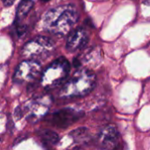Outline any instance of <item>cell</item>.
<instances>
[{
    "label": "cell",
    "mask_w": 150,
    "mask_h": 150,
    "mask_svg": "<svg viewBox=\"0 0 150 150\" xmlns=\"http://www.w3.org/2000/svg\"><path fill=\"white\" fill-rule=\"evenodd\" d=\"M78 20V12L72 4L60 5L50 9L43 19L44 29L55 35L69 33Z\"/></svg>",
    "instance_id": "6da1fadb"
},
{
    "label": "cell",
    "mask_w": 150,
    "mask_h": 150,
    "mask_svg": "<svg viewBox=\"0 0 150 150\" xmlns=\"http://www.w3.org/2000/svg\"><path fill=\"white\" fill-rule=\"evenodd\" d=\"M96 85V76L87 69H82L64 82L60 96L62 98H77L89 94Z\"/></svg>",
    "instance_id": "7a4b0ae2"
},
{
    "label": "cell",
    "mask_w": 150,
    "mask_h": 150,
    "mask_svg": "<svg viewBox=\"0 0 150 150\" xmlns=\"http://www.w3.org/2000/svg\"><path fill=\"white\" fill-rule=\"evenodd\" d=\"M69 70V62L64 57H60L54 61L41 74L40 83L45 89L57 87L66 81Z\"/></svg>",
    "instance_id": "3957f363"
},
{
    "label": "cell",
    "mask_w": 150,
    "mask_h": 150,
    "mask_svg": "<svg viewBox=\"0 0 150 150\" xmlns=\"http://www.w3.org/2000/svg\"><path fill=\"white\" fill-rule=\"evenodd\" d=\"M54 50L53 40L47 37L39 36L34 40L27 42L22 48L21 54L25 59L35 60L39 58H46Z\"/></svg>",
    "instance_id": "277c9868"
},
{
    "label": "cell",
    "mask_w": 150,
    "mask_h": 150,
    "mask_svg": "<svg viewBox=\"0 0 150 150\" xmlns=\"http://www.w3.org/2000/svg\"><path fill=\"white\" fill-rule=\"evenodd\" d=\"M41 73V66L40 64L35 61L31 59H26L23 61L14 73V82L18 83H31L36 80Z\"/></svg>",
    "instance_id": "5b68a950"
},
{
    "label": "cell",
    "mask_w": 150,
    "mask_h": 150,
    "mask_svg": "<svg viewBox=\"0 0 150 150\" xmlns=\"http://www.w3.org/2000/svg\"><path fill=\"white\" fill-rule=\"evenodd\" d=\"M51 103L52 98L50 96H42L30 100L25 106L26 119L31 122H36L40 120L48 112Z\"/></svg>",
    "instance_id": "8992f818"
},
{
    "label": "cell",
    "mask_w": 150,
    "mask_h": 150,
    "mask_svg": "<svg viewBox=\"0 0 150 150\" xmlns=\"http://www.w3.org/2000/svg\"><path fill=\"white\" fill-rule=\"evenodd\" d=\"M84 112L73 108H63L53 113L51 124L59 128H67L83 118Z\"/></svg>",
    "instance_id": "52a82bcc"
},
{
    "label": "cell",
    "mask_w": 150,
    "mask_h": 150,
    "mask_svg": "<svg viewBox=\"0 0 150 150\" xmlns=\"http://www.w3.org/2000/svg\"><path fill=\"white\" fill-rule=\"evenodd\" d=\"M89 42V35L84 28L79 27L69 33L66 48L69 52H76L83 49Z\"/></svg>",
    "instance_id": "ba28073f"
},
{
    "label": "cell",
    "mask_w": 150,
    "mask_h": 150,
    "mask_svg": "<svg viewBox=\"0 0 150 150\" xmlns=\"http://www.w3.org/2000/svg\"><path fill=\"white\" fill-rule=\"evenodd\" d=\"M119 138L120 134L116 127L113 125H108L99 131L97 136V141L98 145L103 149H115Z\"/></svg>",
    "instance_id": "9c48e42d"
},
{
    "label": "cell",
    "mask_w": 150,
    "mask_h": 150,
    "mask_svg": "<svg viewBox=\"0 0 150 150\" xmlns=\"http://www.w3.org/2000/svg\"><path fill=\"white\" fill-rule=\"evenodd\" d=\"M38 135L40 140L44 142V144L48 145H55L59 142L58 134L49 129H41L38 132Z\"/></svg>",
    "instance_id": "30bf717a"
},
{
    "label": "cell",
    "mask_w": 150,
    "mask_h": 150,
    "mask_svg": "<svg viewBox=\"0 0 150 150\" xmlns=\"http://www.w3.org/2000/svg\"><path fill=\"white\" fill-rule=\"evenodd\" d=\"M33 6V2L32 0H22L17 10V19L16 21H20L24 18Z\"/></svg>",
    "instance_id": "8fae6325"
},
{
    "label": "cell",
    "mask_w": 150,
    "mask_h": 150,
    "mask_svg": "<svg viewBox=\"0 0 150 150\" xmlns=\"http://www.w3.org/2000/svg\"><path fill=\"white\" fill-rule=\"evenodd\" d=\"M70 136L75 140V142H86L89 137L90 134L87 128L85 127H80L77 128L70 133Z\"/></svg>",
    "instance_id": "7c38bea8"
},
{
    "label": "cell",
    "mask_w": 150,
    "mask_h": 150,
    "mask_svg": "<svg viewBox=\"0 0 150 150\" xmlns=\"http://www.w3.org/2000/svg\"><path fill=\"white\" fill-rule=\"evenodd\" d=\"M16 0H2V3L4 6H11Z\"/></svg>",
    "instance_id": "4fadbf2b"
},
{
    "label": "cell",
    "mask_w": 150,
    "mask_h": 150,
    "mask_svg": "<svg viewBox=\"0 0 150 150\" xmlns=\"http://www.w3.org/2000/svg\"><path fill=\"white\" fill-rule=\"evenodd\" d=\"M143 4H146V5H150V0H145V1L143 2Z\"/></svg>",
    "instance_id": "5bb4252c"
},
{
    "label": "cell",
    "mask_w": 150,
    "mask_h": 150,
    "mask_svg": "<svg viewBox=\"0 0 150 150\" xmlns=\"http://www.w3.org/2000/svg\"><path fill=\"white\" fill-rule=\"evenodd\" d=\"M40 2H42V3H47V1H49V0H40Z\"/></svg>",
    "instance_id": "9a60e30c"
}]
</instances>
